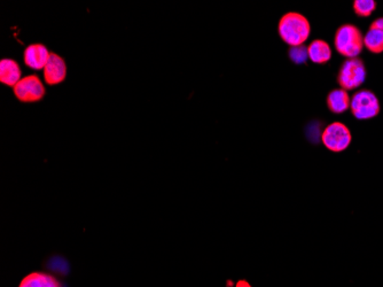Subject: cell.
I'll return each mask as SVG.
<instances>
[{
	"label": "cell",
	"instance_id": "1",
	"mask_svg": "<svg viewBox=\"0 0 383 287\" xmlns=\"http://www.w3.org/2000/svg\"><path fill=\"white\" fill-rule=\"evenodd\" d=\"M278 32L282 41L291 48L301 46L310 37L311 26L302 14L289 12L279 21Z\"/></svg>",
	"mask_w": 383,
	"mask_h": 287
},
{
	"label": "cell",
	"instance_id": "2",
	"mask_svg": "<svg viewBox=\"0 0 383 287\" xmlns=\"http://www.w3.org/2000/svg\"><path fill=\"white\" fill-rule=\"evenodd\" d=\"M334 45L340 55L348 59L358 58L364 48L362 31L353 24H343L336 31Z\"/></svg>",
	"mask_w": 383,
	"mask_h": 287
},
{
	"label": "cell",
	"instance_id": "3",
	"mask_svg": "<svg viewBox=\"0 0 383 287\" xmlns=\"http://www.w3.org/2000/svg\"><path fill=\"white\" fill-rule=\"evenodd\" d=\"M366 81V68L360 58L346 59L340 68L337 83L341 89H358Z\"/></svg>",
	"mask_w": 383,
	"mask_h": 287
},
{
	"label": "cell",
	"instance_id": "4",
	"mask_svg": "<svg viewBox=\"0 0 383 287\" xmlns=\"http://www.w3.org/2000/svg\"><path fill=\"white\" fill-rule=\"evenodd\" d=\"M350 110L358 120H371L380 113V103L373 92L369 90H360L351 98Z\"/></svg>",
	"mask_w": 383,
	"mask_h": 287
},
{
	"label": "cell",
	"instance_id": "5",
	"mask_svg": "<svg viewBox=\"0 0 383 287\" xmlns=\"http://www.w3.org/2000/svg\"><path fill=\"white\" fill-rule=\"evenodd\" d=\"M353 141L349 128L342 122H333L324 129L322 134V143L328 150L339 153L346 150Z\"/></svg>",
	"mask_w": 383,
	"mask_h": 287
},
{
	"label": "cell",
	"instance_id": "6",
	"mask_svg": "<svg viewBox=\"0 0 383 287\" xmlns=\"http://www.w3.org/2000/svg\"><path fill=\"white\" fill-rule=\"evenodd\" d=\"M14 93L17 99L26 103H32L41 100L45 95L44 86L37 76L30 75L21 79L14 86Z\"/></svg>",
	"mask_w": 383,
	"mask_h": 287
},
{
	"label": "cell",
	"instance_id": "7",
	"mask_svg": "<svg viewBox=\"0 0 383 287\" xmlns=\"http://www.w3.org/2000/svg\"><path fill=\"white\" fill-rule=\"evenodd\" d=\"M66 74H67V67H66L63 59L59 55L51 53L48 59V65L45 66L44 77L45 81L50 86H55L65 81Z\"/></svg>",
	"mask_w": 383,
	"mask_h": 287
},
{
	"label": "cell",
	"instance_id": "8",
	"mask_svg": "<svg viewBox=\"0 0 383 287\" xmlns=\"http://www.w3.org/2000/svg\"><path fill=\"white\" fill-rule=\"evenodd\" d=\"M50 55L51 53H48V48H45L44 45H30L24 51V62L28 67L39 70L48 65Z\"/></svg>",
	"mask_w": 383,
	"mask_h": 287
},
{
	"label": "cell",
	"instance_id": "9",
	"mask_svg": "<svg viewBox=\"0 0 383 287\" xmlns=\"http://www.w3.org/2000/svg\"><path fill=\"white\" fill-rule=\"evenodd\" d=\"M349 93L346 90L335 89L331 91L327 96V106L334 114H343L350 108Z\"/></svg>",
	"mask_w": 383,
	"mask_h": 287
},
{
	"label": "cell",
	"instance_id": "10",
	"mask_svg": "<svg viewBox=\"0 0 383 287\" xmlns=\"http://www.w3.org/2000/svg\"><path fill=\"white\" fill-rule=\"evenodd\" d=\"M21 69L17 62L3 59L0 62V81L8 86H15L21 81Z\"/></svg>",
	"mask_w": 383,
	"mask_h": 287
},
{
	"label": "cell",
	"instance_id": "11",
	"mask_svg": "<svg viewBox=\"0 0 383 287\" xmlns=\"http://www.w3.org/2000/svg\"><path fill=\"white\" fill-rule=\"evenodd\" d=\"M308 59L315 63H326L332 58V50L328 43L322 39H315L308 46Z\"/></svg>",
	"mask_w": 383,
	"mask_h": 287
},
{
	"label": "cell",
	"instance_id": "12",
	"mask_svg": "<svg viewBox=\"0 0 383 287\" xmlns=\"http://www.w3.org/2000/svg\"><path fill=\"white\" fill-rule=\"evenodd\" d=\"M19 287H62V285L52 275L31 273L22 279Z\"/></svg>",
	"mask_w": 383,
	"mask_h": 287
},
{
	"label": "cell",
	"instance_id": "13",
	"mask_svg": "<svg viewBox=\"0 0 383 287\" xmlns=\"http://www.w3.org/2000/svg\"><path fill=\"white\" fill-rule=\"evenodd\" d=\"M364 46L375 55L382 53L383 31L369 29L367 34L364 36Z\"/></svg>",
	"mask_w": 383,
	"mask_h": 287
},
{
	"label": "cell",
	"instance_id": "14",
	"mask_svg": "<svg viewBox=\"0 0 383 287\" xmlns=\"http://www.w3.org/2000/svg\"><path fill=\"white\" fill-rule=\"evenodd\" d=\"M377 8V3L374 0H356L353 3V10L358 17H370Z\"/></svg>",
	"mask_w": 383,
	"mask_h": 287
},
{
	"label": "cell",
	"instance_id": "15",
	"mask_svg": "<svg viewBox=\"0 0 383 287\" xmlns=\"http://www.w3.org/2000/svg\"><path fill=\"white\" fill-rule=\"evenodd\" d=\"M288 55L289 59L294 63H296V65H303V63H306L308 61V48H306L304 45L294 46V48H289Z\"/></svg>",
	"mask_w": 383,
	"mask_h": 287
},
{
	"label": "cell",
	"instance_id": "16",
	"mask_svg": "<svg viewBox=\"0 0 383 287\" xmlns=\"http://www.w3.org/2000/svg\"><path fill=\"white\" fill-rule=\"evenodd\" d=\"M370 29H375V30L383 31V17L377 19L373 23L371 24Z\"/></svg>",
	"mask_w": 383,
	"mask_h": 287
},
{
	"label": "cell",
	"instance_id": "17",
	"mask_svg": "<svg viewBox=\"0 0 383 287\" xmlns=\"http://www.w3.org/2000/svg\"><path fill=\"white\" fill-rule=\"evenodd\" d=\"M235 287H251V284L246 281H237V284L235 285Z\"/></svg>",
	"mask_w": 383,
	"mask_h": 287
}]
</instances>
